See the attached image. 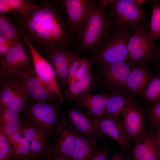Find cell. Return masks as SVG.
Returning a JSON list of instances; mask_svg holds the SVG:
<instances>
[{
  "label": "cell",
  "instance_id": "14",
  "mask_svg": "<svg viewBox=\"0 0 160 160\" xmlns=\"http://www.w3.org/2000/svg\"><path fill=\"white\" fill-rule=\"evenodd\" d=\"M92 119L100 132L114 139L123 150L128 151L130 149L129 140L122 126L119 115L105 116L97 120Z\"/></svg>",
  "mask_w": 160,
  "mask_h": 160
},
{
  "label": "cell",
  "instance_id": "38",
  "mask_svg": "<svg viewBox=\"0 0 160 160\" xmlns=\"http://www.w3.org/2000/svg\"><path fill=\"white\" fill-rule=\"evenodd\" d=\"M51 160H72L71 159L67 158L55 153L53 158Z\"/></svg>",
  "mask_w": 160,
  "mask_h": 160
},
{
  "label": "cell",
  "instance_id": "1",
  "mask_svg": "<svg viewBox=\"0 0 160 160\" xmlns=\"http://www.w3.org/2000/svg\"><path fill=\"white\" fill-rule=\"evenodd\" d=\"M23 37L34 47L47 56L51 52L67 50L71 33L56 1L41 0L33 8L11 14Z\"/></svg>",
  "mask_w": 160,
  "mask_h": 160
},
{
  "label": "cell",
  "instance_id": "18",
  "mask_svg": "<svg viewBox=\"0 0 160 160\" xmlns=\"http://www.w3.org/2000/svg\"><path fill=\"white\" fill-rule=\"evenodd\" d=\"M151 79L147 64H132L127 80L126 89L133 96L141 95Z\"/></svg>",
  "mask_w": 160,
  "mask_h": 160
},
{
  "label": "cell",
  "instance_id": "3",
  "mask_svg": "<svg viewBox=\"0 0 160 160\" xmlns=\"http://www.w3.org/2000/svg\"><path fill=\"white\" fill-rule=\"evenodd\" d=\"M25 43L15 42L5 56L0 58L1 85L20 82L33 65L30 50Z\"/></svg>",
  "mask_w": 160,
  "mask_h": 160
},
{
  "label": "cell",
  "instance_id": "32",
  "mask_svg": "<svg viewBox=\"0 0 160 160\" xmlns=\"http://www.w3.org/2000/svg\"><path fill=\"white\" fill-rule=\"evenodd\" d=\"M0 160H13L8 138L1 132H0Z\"/></svg>",
  "mask_w": 160,
  "mask_h": 160
},
{
  "label": "cell",
  "instance_id": "28",
  "mask_svg": "<svg viewBox=\"0 0 160 160\" xmlns=\"http://www.w3.org/2000/svg\"><path fill=\"white\" fill-rule=\"evenodd\" d=\"M24 90L22 81L1 85L0 91V111L3 110L10 100Z\"/></svg>",
  "mask_w": 160,
  "mask_h": 160
},
{
  "label": "cell",
  "instance_id": "13",
  "mask_svg": "<svg viewBox=\"0 0 160 160\" xmlns=\"http://www.w3.org/2000/svg\"><path fill=\"white\" fill-rule=\"evenodd\" d=\"M120 120L129 140L139 138L144 134L143 113L133 101L128 105L119 115Z\"/></svg>",
  "mask_w": 160,
  "mask_h": 160
},
{
  "label": "cell",
  "instance_id": "27",
  "mask_svg": "<svg viewBox=\"0 0 160 160\" xmlns=\"http://www.w3.org/2000/svg\"><path fill=\"white\" fill-rule=\"evenodd\" d=\"M36 4L30 0H0V15L21 13L33 8Z\"/></svg>",
  "mask_w": 160,
  "mask_h": 160
},
{
  "label": "cell",
  "instance_id": "39",
  "mask_svg": "<svg viewBox=\"0 0 160 160\" xmlns=\"http://www.w3.org/2000/svg\"><path fill=\"white\" fill-rule=\"evenodd\" d=\"M110 160H126L123 156L119 154L115 155Z\"/></svg>",
  "mask_w": 160,
  "mask_h": 160
},
{
  "label": "cell",
  "instance_id": "34",
  "mask_svg": "<svg viewBox=\"0 0 160 160\" xmlns=\"http://www.w3.org/2000/svg\"><path fill=\"white\" fill-rule=\"evenodd\" d=\"M83 57H78L71 65L69 71L67 84L68 86L76 81V77L78 71L82 61Z\"/></svg>",
  "mask_w": 160,
  "mask_h": 160
},
{
  "label": "cell",
  "instance_id": "23",
  "mask_svg": "<svg viewBox=\"0 0 160 160\" xmlns=\"http://www.w3.org/2000/svg\"><path fill=\"white\" fill-rule=\"evenodd\" d=\"M92 82L93 76L91 70L79 80L68 86L64 92L65 96L70 100H76L89 92Z\"/></svg>",
  "mask_w": 160,
  "mask_h": 160
},
{
  "label": "cell",
  "instance_id": "15",
  "mask_svg": "<svg viewBox=\"0 0 160 160\" xmlns=\"http://www.w3.org/2000/svg\"><path fill=\"white\" fill-rule=\"evenodd\" d=\"M47 56L55 70L60 85L63 86L66 84L70 68L73 62L80 57L79 52L76 51L57 50L52 52Z\"/></svg>",
  "mask_w": 160,
  "mask_h": 160
},
{
  "label": "cell",
  "instance_id": "10",
  "mask_svg": "<svg viewBox=\"0 0 160 160\" xmlns=\"http://www.w3.org/2000/svg\"><path fill=\"white\" fill-rule=\"evenodd\" d=\"M25 110L27 120L41 126L49 136L53 132L59 116L57 109L53 105L46 102L33 103L27 104Z\"/></svg>",
  "mask_w": 160,
  "mask_h": 160
},
{
  "label": "cell",
  "instance_id": "35",
  "mask_svg": "<svg viewBox=\"0 0 160 160\" xmlns=\"http://www.w3.org/2000/svg\"><path fill=\"white\" fill-rule=\"evenodd\" d=\"M16 42L5 39L0 36V57L7 55L12 45Z\"/></svg>",
  "mask_w": 160,
  "mask_h": 160
},
{
  "label": "cell",
  "instance_id": "25",
  "mask_svg": "<svg viewBox=\"0 0 160 160\" xmlns=\"http://www.w3.org/2000/svg\"><path fill=\"white\" fill-rule=\"evenodd\" d=\"M133 97L131 94L130 95L118 92L113 93L108 99L105 116L120 115L125 108L133 101Z\"/></svg>",
  "mask_w": 160,
  "mask_h": 160
},
{
  "label": "cell",
  "instance_id": "19",
  "mask_svg": "<svg viewBox=\"0 0 160 160\" xmlns=\"http://www.w3.org/2000/svg\"><path fill=\"white\" fill-rule=\"evenodd\" d=\"M132 156V160H160V151L152 133L144 134L138 139Z\"/></svg>",
  "mask_w": 160,
  "mask_h": 160
},
{
  "label": "cell",
  "instance_id": "5",
  "mask_svg": "<svg viewBox=\"0 0 160 160\" xmlns=\"http://www.w3.org/2000/svg\"><path fill=\"white\" fill-rule=\"evenodd\" d=\"M145 1L111 0L109 13L115 27H122L132 30L143 26L147 14L142 7Z\"/></svg>",
  "mask_w": 160,
  "mask_h": 160
},
{
  "label": "cell",
  "instance_id": "21",
  "mask_svg": "<svg viewBox=\"0 0 160 160\" xmlns=\"http://www.w3.org/2000/svg\"><path fill=\"white\" fill-rule=\"evenodd\" d=\"M7 137L12 151L13 160L32 159L30 143L20 128Z\"/></svg>",
  "mask_w": 160,
  "mask_h": 160
},
{
  "label": "cell",
  "instance_id": "36",
  "mask_svg": "<svg viewBox=\"0 0 160 160\" xmlns=\"http://www.w3.org/2000/svg\"><path fill=\"white\" fill-rule=\"evenodd\" d=\"M108 153L107 148H101L94 153L88 160H108Z\"/></svg>",
  "mask_w": 160,
  "mask_h": 160
},
{
  "label": "cell",
  "instance_id": "9",
  "mask_svg": "<svg viewBox=\"0 0 160 160\" xmlns=\"http://www.w3.org/2000/svg\"><path fill=\"white\" fill-rule=\"evenodd\" d=\"M60 2L65 23L71 33L78 32L96 4L94 1L90 0H64Z\"/></svg>",
  "mask_w": 160,
  "mask_h": 160
},
{
  "label": "cell",
  "instance_id": "11",
  "mask_svg": "<svg viewBox=\"0 0 160 160\" xmlns=\"http://www.w3.org/2000/svg\"><path fill=\"white\" fill-rule=\"evenodd\" d=\"M132 65L129 61L102 64L101 70L106 86L116 91L127 89L126 83Z\"/></svg>",
  "mask_w": 160,
  "mask_h": 160
},
{
  "label": "cell",
  "instance_id": "33",
  "mask_svg": "<svg viewBox=\"0 0 160 160\" xmlns=\"http://www.w3.org/2000/svg\"><path fill=\"white\" fill-rule=\"evenodd\" d=\"M152 130L154 132L160 127V101L152 104L148 110Z\"/></svg>",
  "mask_w": 160,
  "mask_h": 160
},
{
  "label": "cell",
  "instance_id": "41",
  "mask_svg": "<svg viewBox=\"0 0 160 160\" xmlns=\"http://www.w3.org/2000/svg\"><path fill=\"white\" fill-rule=\"evenodd\" d=\"M14 160H37L33 159H19Z\"/></svg>",
  "mask_w": 160,
  "mask_h": 160
},
{
  "label": "cell",
  "instance_id": "40",
  "mask_svg": "<svg viewBox=\"0 0 160 160\" xmlns=\"http://www.w3.org/2000/svg\"><path fill=\"white\" fill-rule=\"evenodd\" d=\"M158 58L160 61V42L159 45L158 46L157 55L156 58Z\"/></svg>",
  "mask_w": 160,
  "mask_h": 160
},
{
  "label": "cell",
  "instance_id": "24",
  "mask_svg": "<svg viewBox=\"0 0 160 160\" xmlns=\"http://www.w3.org/2000/svg\"><path fill=\"white\" fill-rule=\"evenodd\" d=\"M22 122L19 113L7 110L0 111V132L7 137L18 131Z\"/></svg>",
  "mask_w": 160,
  "mask_h": 160
},
{
  "label": "cell",
  "instance_id": "37",
  "mask_svg": "<svg viewBox=\"0 0 160 160\" xmlns=\"http://www.w3.org/2000/svg\"><path fill=\"white\" fill-rule=\"evenodd\" d=\"M152 133L160 151V127L156 130L154 133Z\"/></svg>",
  "mask_w": 160,
  "mask_h": 160
},
{
  "label": "cell",
  "instance_id": "30",
  "mask_svg": "<svg viewBox=\"0 0 160 160\" xmlns=\"http://www.w3.org/2000/svg\"><path fill=\"white\" fill-rule=\"evenodd\" d=\"M148 35L153 41L160 40V3L156 4L152 12L148 25Z\"/></svg>",
  "mask_w": 160,
  "mask_h": 160
},
{
  "label": "cell",
  "instance_id": "4",
  "mask_svg": "<svg viewBox=\"0 0 160 160\" xmlns=\"http://www.w3.org/2000/svg\"><path fill=\"white\" fill-rule=\"evenodd\" d=\"M133 31L125 28L115 27L95 50L90 59L92 62H97L102 64L129 61L127 44Z\"/></svg>",
  "mask_w": 160,
  "mask_h": 160
},
{
  "label": "cell",
  "instance_id": "6",
  "mask_svg": "<svg viewBox=\"0 0 160 160\" xmlns=\"http://www.w3.org/2000/svg\"><path fill=\"white\" fill-rule=\"evenodd\" d=\"M158 47L150 38L148 30L144 26L135 28L127 44L130 63L147 64L156 58Z\"/></svg>",
  "mask_w": 160,
  "mask_h": 160
},
{
  "label": "cell",
  "instance_id": "7",
  "mask_svg": "<svg viewBox=\"0 0 160 160\" xmlns=\"http://www.w3.org/2000/svg\"><path fill=\"white\" fill-rule=\"evenodd\" d=\"M20 129L29 141L31 159L40 160L52 159L56 153L49 139V135L44 129L37 124L27 120L23 122Z\"/></svg>",
  "mask_w": 160,
  "mask_h": 160
},
{
  "label": "cell",
  "instance_id": "31",
  "mask_svg": "<svg viewBox=\"0 0 160 160\" xmlns=\"http://www.w3.org/2000/svg\"><path fill=\"white\" fill-rule=\"evenodd\" d=\"M28 95L25 90L10 100L4 109L0 111L7 110L20 113L25 110L27 105L26 100Z\"/></svg>",
  "mask_w": 160,
  "mask_h": 160
},
{
  "label": "cell",
  "instance_id": "29",
  "mask_svg": "<svg viewBox=\"0 0 160 160\" xmlns=\"http://www.w3.org/2000/svg\"><path fill=\"white\" fill-rule=\"evenodd\" d=\"M141 95L152 104L160 101V75L151 79Z\"/></svg>",
  "mask_w": 160,
  "mask_h": 160
},
{
  "label": "cell",
  "instance_id": "17",
  "mask_svg": "<svg viewBox=\"0 0 160 160\" xmlns=\"http://www.w3.org/2000/svg\"><path fill=\"white\" fill-rule=\"evenodd\" d=\"M110 95L104 92L93 95L89 92L76 100L79 106L85 108L87 115L97 120L105 116L106 105Z\"/></svg>",
  "mask_w": 160,
  "mask_h": 160
},
{
  "label": "cell",
  "instance_id": "22",
  "mask_svg": "<svg viewBox=\"0 0 160 160\" xmlns=\"http://www.w3.org/2000/svg\"><path fill=\"white\" fill-rule=\"evenodd\" d=\"M96 141L78 132L76 143L72 160H88L98 150Z\"/></svg>",
  "mask_w": 160,
  "mask_h": 160
},
{
  "label": "cell",
  "instance_id": "12",
  "mask_svg": "<svg viewBox=\"0 0 160 160\" xmlns=\"http://www.w3.org/2000/svg\"><path fill=\"white\" fill-rule=\"evenodd\" d=\"M77 135L78 132L63 118L54 132L56 153L72 159Z\"/></svg>",
  "mask_w": 160,
  "mask_h": 160
},
{
  "label": "cell",
  "instance_id": "8",
  "mask_svg": "<svg viewBox=\"0 0 160 160\" xmlns=\"http://www.w3.org/2000/svg\"><path fill=\"white\" fill-rule=\"evenodd\" d=\"M24 38L30 50L34 70L38 77L50 92L55 94L64 103L55 72L52 65L34 47L28 38L26 37Z\"/></svg>",
  "mask_w": 160,
  "mask_h": 160
},
{
  "label": "cell",
  "instance_id": "16",
  "mask_svg": "<svg viewBox=\"0 0 160 160\" xmlns=\"http://www.w3.org/2000/svg\"><path fill=\"white\" fill-rule=\"evenodd\" d=\"M24 89L34 103L44 102L54 100L55 94L50 92L43 84L37 76L33 65L29 68L22 80Z\"/></svg>",
  "mask_w": 160,
  "mask_h": 160
},
{
  "label": "cell",
  "instance_id": "2",
  "mask_svg": "<svg viewBox=\"0 0 160 160\" xmlns=\"http://www.w3.org/2000/svg\"><path fill=\"white\" fill-rule=\"evenodd\" d=\"M115 27L105 6L96 4L90 15L78 31L82 48L95 51Z\"/></svg>",
  "mask_w": 160,
  "mask_h": 160
},
{
  "label": "cell",
  "instance_id": "26",
  "mask_svg": "<svg viewBox=\"0 0 160 160\" xmlns=\"http://www.w3.org/2000/svg\"><path fill=\"white\" fill-rule=\"evenodd\" d=\"M0 36L14 41L25 43L12 17L8 14L0 15Z\"/></svg>",
  "mask_w": 160,
  "mask_h": 160
},
{
  "label": "cell",
  "instance_id": "20",
  "mask_svg": "<svg viewBox=\"0 0 160 160\" xmlns=\"http://www.w3.org/2000/svg\"><path fill=\"white\" fill-rule=\"evenodd\" d=\"M68 114L70 124L77 132L96 141L100 137V132L87 115L73 109Z\"/></svg>",
  "mask_w": 160,
  "mask_h": 160
}]
</instances>
